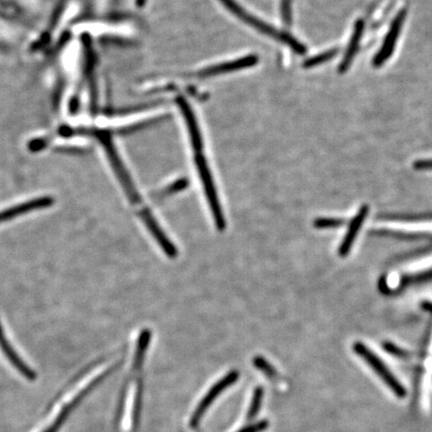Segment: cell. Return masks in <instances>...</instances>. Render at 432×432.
<instances>
[{
  "instance_id": "obj_2",
  "label": "cell",
  "mask_w": 432,
  "mask_h": 432,
  "mask_svg": "<svg viewBox=\"0 0 432 432\" xmlns=\"http://www.w3.org/2000/svg\"><path fill=\"white\" fill-rule=\"evenodd\" d=\"M353 350H355L357 355L364 360V362H367V364L370 365V367L374 370L375 373H377L378 377L382 378V382H385L387 387H389V389H392L396 396H404V387L400 384L399 379L395 377L394 373L390 372L389 367L382 362V360H380L377 355H375L374 353H373L372 350H369V348L367 347V346L362 342H355V345H353Z\"/></svg>"
},
{
  "instance_id": "obj_6",
  "label": "cell",
  "mask_w": 432,
  "mask_h": 432,
  "mask_svg": "<svg viewBox=\"0 0 432 432\" xmlns=\"http://www.w3.org/2000/svg\"><path fill=\"white\" fill-rule=\"evenodd\" d=\"M53 198L49 196L44 198H36V200L28 201V202L21 203V205L14 206L4 211H0V222H7L12 218H16L17 216L24 215V213L31 212V211L43 210V208L49 207L53 205Z\"/></svg>"
},
{
  "instance_id": "obj_7",
  "label": "cell",
  "mask_w": 432,
  "mask_h": 432,
  "mask_svg": "<svg viewBox=\"0 0 432 432\" xmlns=\"http://www.w3.org/2000/svg\"><path fill=\"white\" fill-rule=\"evenodd\" d=\"M237 372H230V374H227V377L222 378L217 384H215V387L211 389L210 394L205 395L202 401L196 407V411L195 414H193V423H196L198 419H200V417L205 414L206 409H207L211 404V402L213 401V399H215V396H217L223 389H227V387H230V384H233V382L237 379Z\"/></svg>"
},
{
  "instance_id": "obj_8",
  "label": "cell",
  "mask_w": 432,
  "mask_h": 432,
  "mask_svg": "<svg viewBox=\"0 0 432 432\" xmlns=\"http://www.w3.org/2000/svg\"><path fill=\"white\" fill-rule=\"evenodd\" d=\"M363 28H364V22L362 21H358L355 24V31H353L352 38L348 45L347 51H346L345 58L341 61L340 66V72L345 73L348 68L350 66L351 61L355 58V53H357L358 45H360V39H362Z\"/></svg>"
},
{
  "instance_id": "obj_13",
  "label": "cell",
  "mask_w": 432,
  "mask_h": 432,
  "mask_svg": "<svg viewBox=\"0 0 432 432\" xmlns=\"http://www.w3.org/2000/svg\"><path fill=\"white\" fill-rule=\"evenodd\" d=\"M414 166L417 171H432V159L414 162Z\"/></svg>"
},
{
  "instance_id": "obj_12",
  "label": "cell",
  "mask_w": 432,
  "mask_h": 432,
  "mask_svg": "<svg viewBox=\"0 0 432 432\" xmlns=\"http://www.w3.org/2000/svg\"><path fill=\"white\" fill-rule=\"evenodd\" d=\"M188 186V183H186L185 179H180V180L176 181V183H173V185L168 186L162 190L158 195H157V198H166V196L171 195V193H178V191H181L183 189L185 188Z\"/></svg>"
},
{
  "instance_id": "obj_5",
  "label": "cell",
  "mask_w": 432,
  "mask_h": 432,
  "mask_svg": "<svg viewBox=\"0 0 432 432\" xmlns=\"http://www.w3.org/2000/svg\"><path fill=\"white\" fill-rule=\"evenodd\" d=\"M0 348H1L2 352L6 355L9 362L14 365L16 369L18 370L19 373H21L28 380L36 379V372L21 360V357L17 355L16 351L14 350L11 342H9L6 335H4L1 323H0Z\"/></svg>"
},
{
  "instance_id": "obj_3",
  "label": "cell",
  "mask_w": 432,
  "mask_h": 432,
  "mask_svg": "<svg viewBox=\"0 0 432 432\" xmlns=\"http://www.w3.org/2000/svg\"><path fill=\"white\" fill-rule=\"evenodd\" d=\"M405 17H406V9H402L395 16L379 53L377 54L374 60H373V66L374 68H380V66L384 65V63H387L389 60L390 56H392V54L394 53L395 44L397 43L400 31H401L402 26H404Z\"/></svg>"
},
{
  "instance_id": "obj_4",
  "label": "cell",
  "mask_w": 432,
  "mask_h": 432,
  "mask_svg": "<svg viewBox=\"0 0 432 432\" xmlns=\"http://www.w3.org/2000/svg\"><path fill=\"white\" fill-rule=\"evenodd\" d=\"M368 213H369V206L362 205L358 210L357 215L353 216L350 225H348L345 237H343L342 242L340 243V249H338V254L341 257H346L350 254L351 247L357 239L358 232L362 230Z\"/></svg>"
},
{
  "instance_id": "obj_9",
  "label": "cell",
  "mask_w": 432,
  "mask_h": 432,
  "mask_svg": "<svg viewBox=\"0 0 432 432\" xmlns=\"http://www.w3.org/2000/svg\"><path fill=\"white\" fill-rule=\"evenodd\" d=\"M338 53V50H336V49H331V50L325 51V53L319 54V55L314 56L313 58H309V60L303 63V66L306 68H314V66L321 65V63L330 60L331 58H335Z\"/></svg>"
},
{
  "instance_id": "obj_11",
  "label": "cell",
  "mask_w": 432,
  "mask_h": 432,
  "mask_svg": "<svg viewBox=\"0 0 432 432\" xmlns=\"http://www.w3.org/2000/svg\"><path fill=\"white\" fill-rule=\"evenodd\" d=\"M427 281H432V269L416 274V276L405 277V279H402V284L406 286H411V284H421V282Z\"/></svg>"
},
{
  "instance_id": "obj_10",
  "label": "cell",
  "mask_w": 432,
  "mask_h": 432,
  "mask_svg": "<svg viewBox=\"0 0 432 432\" xmlns=\"http://www.w3.org/2000/svg\"><path fill=\"white\" fill-rule=\"evenodd\" d=\"M345 220H342V218L321 217L314 220L313 225L314 227L318 228V230H326V228L342 227V225H345Z\"/></svg>"
},
{
  "instance_id": "obj_1",
  "label": "cell",
  "mask_w": 432,
  "mask_h": 432,
  "mask_svg": "<svg viewBox=\"0 0 432 432\" xmlns=\"http://www.w3.org/2000/svg\"><path fill=\"white\" fill-rule=\"evenodd\" d=\"M227 9L233 12L238 17L242 19L247 26H252V28L256 29L260 31L262 34L276 39V40L281 41L282 43H286L287 45L291 46L292 49L297 53H306V46L298 43L296 38H292L289 34L282 33L281 31H277L276 27L269 26V23L261 21V19L257 18L254 14H250L247 11L244 7L237 4L235 0H220Z\"/></svg>"
}]
</instances>
